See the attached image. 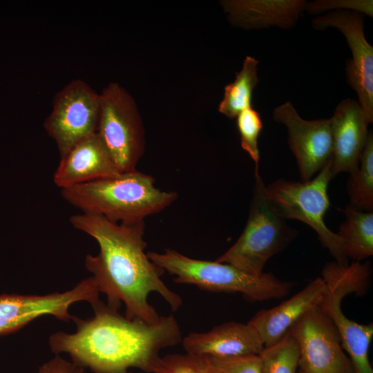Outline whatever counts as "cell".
<instances>
[{"label":"cell","mask_w":373,"mask_h":373,"mask_svg":"<svg viewBox=\"0 0 373 373\" xmlns=\"http://www.w3.org/2000/svg\"><path fill=\"white\" fill-rule=\"evenodd\" d=\"M52 102L44 126L62 157L77 142L97 133L100 96L86 82L75 79L55 94Z\"/></svg>","instance_id":"obj_9"},{"label":"cell","mask_w":373,"mask_h":373,"mask_svg":"<svg viewBox=\"0 0 373 373\" xmlns=\"http://www.w3.org/2000/svg\"><path fill=\"white\" fill-rule=\"evenodd\" d=\"M147 255L164 272L174 276L175 283L213 292L239 293L250 302L280 299L294 285L271 273L254 276L228 263L192 258L171 249L162 253L149 251Z\"/></svg>","instance_id":"obj_4"},{"label":"cell","mask_w":373,"mask_h":373,"mask_svg":"<svg viewBox=\"0 0 373 373\" xmlns=\"http://www.w3.org/2000/svg\"><path fill=\"white\" fill-rule=\"evenodd\" d=\"M99 96L97 133L120 173L135 170L145 149L144 128L137 104L117 82L109 83Z\"/></svg>","instance_id":"obj_8"},{"label":"cell","mask_w":373,"mask_h":373,"mask_svg":"<svg viewBox=\"0 0 373 373\" xmlns=\"http://www.w3.org/2000/svg\"><path fill=\"white\" fill-rule=\"evenodd\" d=\"M297 373H304L300 369L298 368Z\"/></svg>","instance_id":"obj_28"},{"label":"cell","mask_w":373,"mask_h":373,"mask_svg":"<svg viewBox=\"0 0 373 373\" xmlns=\"http://www.w3.org/2000/svg\"><path fill=\"white\" fill-rule=\"evenodd\" d=\"M204 358L218 373H262V363L259 355Z\"/></svg>","instance_id":"obj_25"},{"label":"cell","mask_w":373,"mask_h":373,"mask_svg":"<svg viewBox=\"0 0 373 373\" xmlns=\"http://www.w3.org/2000/svg\"><path fill=\"white\" fill-rule=\"evenodd\" d=\"M316 30L335 28L345 36L352 57L346 61L349 85L370 123L373 122V47L366 40L362 14L350 10L331 11L312 20Z\"/></svg>","instance_id":"obj_12"},{"label":"cell","mask_w":373,"mask_h":373,"mask_svg":"<svg viewBox=\"0 0 373 373\" xmlns=\"http://www.w3.org/2000/svg\"><path fill=\"white\" fill-rule=\"evenodd\" d=\"M154 178L137 169L61 189L62 198L82 213L114 222L144 220L178 198L175 191L155 186Z\"/></svg>","instance_id":"obj_3"},{"label":"cell","mask_w":373,"mask_h":373,"mask_svg":"<svg viewBox=\"0 0 373 373\" xmlns=\"http://www.w3.org/2000/svg\"><path fill=\"white\" fill-rule=\"evenodd\" d=\"M329 119L332 138L330 160L332 176L341 172H349L352 175L358 169L370 123L358 101L351 98L342 100Z\"/></svg>","instance_id":"obj_14"},{"label":"cell","mask_w":373,"mask_h":373,"mask_svg":"<svg viewBox=\"0 0 373 373\" xmlns=\"http://www.w3.org/2000/svg\"><path fill=\"white\" fill-rule=\"evenodd\" d=\"M326 290L324 280L317 277L280 305L256 313L248 323L256 330L264 347L274 345L305 314L318 305Z\"/></svg>","instance_id":"obj_17"},{"label":"cell","mask_w":373,"mask_h":373,"mask_svg":"<svg viewBox=\"0 0 373 373\" xmlns=\"http://www.w3.org/2000/svg\"><path fill=\"white\" fill-rule=\"evenodd\" d=\"M160 373H218L204 357L172 354L162 357Z\"/></svg>","instance_id":"obj_24"},{"label":"cell","mask_w":373,"mask_h":373,"mask_svg":"<svg viewBox=\"0 0 373 373\" xmlns=\"http://www.w3.org/2000/svg\"><path fill=\"white\" fill-rule=\"evenodd\" d=\"M120 173L97 133L85 137L62 157L53 182L61 189Z\"/></svg>","instance_id":"obj_16"},{"label":"cell","mask_w":373,"mask_h":373,"mask_svg":"<svg viewBox=\"0 0 373 373\" xmlns=\"http://www.w3.org/2000/svg\"><path fill=\"white\" fill-rule=\"evenodd\" d=\"M254 178L245 227L236 242L216 261L260 276L268 260L286 248L298 231L287 224L269 200L258 167H255Z\"/></svg>","instance_id":"obj_5"},{"label":"cell","mask_w":373,"mask_h":373,"mask_svg":"<svg viewBox=\"0 0 373 373\" xmlns=\"http://www.w3.org/2000/svg\"><path fill=\"white\" fill-rule=\"evenodd\" d=\"M38 373H84V368L57 354L41 365Z\"/></svg>","instance_id":"obj_27"},{"label":"cell","mask_w":373,"mask_h":373,"mask_svg":"<svg viewBox=\"0 0 373 373\" xmlns=\"http://www.w3.org/2000/svg\"><path fill=\"white\" fill-rule=\"evenodd\" d=\"M186 354L218 358L258 355L264 345L248 323L227 322L206 332H191L182 340Z\"/></svg>","instance_id":"obj_15"},{"label":"cell","mask_w":373,"mask_h":373,"mask_svg":"<svg viewBox=\"0 0 373 373\" xmlns=\"http://www.w3.org/2000/svg\"><path fill=\"white\" fill-rule=\"evenodd\" d=\"M262 373H297L299 368V347L289 330L278 343L264 347L258 354Z\"/></svg>","instance_id":"obj_22"},{"label":"cell","mask_w":373,"mask_h":373,"mask_svg":"<svg viewBox=\"0 0 373 373\" xmlns=\"http://www.w3.org/2000/svg\"><path fill=\"white\" fill-rule=\"evenodd\" d=\"M128 373H134L133 372L128 371Z\"/></svg>","instance_id":"obj_29"},{"label":"cell","mask_w":373,"mask_h":373,"mask_svg":"<svg viewBox=\"0 0 373 373\" xmlns=\"http://www.w3.org/2000/svg\"><path fill=\"white\" fill-rule=\"evenodd\" d=\"M350 204L361 211L373 209V134L369 132L358 169L351 175L347 184Z\"/></svg>","instance_id":"obj_21"},{"label":"cell","mask_w":373,"mask_h":373,"mask_svg":"<svg viewBox=\"0 0 373 373\" xmlns=\"http://www.w3.org/2000/svg\"><path fill=\"white\" fill-rule=\"evenodd\" d=\"M333 178L329 161L313 180L301 182L277 180L266 186V191L285 219L298 220L311 227L335 261L346 265L348 259L345 255L341 240L324 221L330 204L327 188Z\"/></svg>","instance_id":"obj_7"},{"label":"cell","mask_w":373,"mask_h":373,"mask_svg":"<svg viewBox=\"0 0 373 373\" xmlns=\"http://www.w3.org/2000/svg\"><path fill=\"white\" fill-rule=\"evenodd\" d=\"M70 222L98 243L99 253L88 254L85 267L99 292L106 295L108 307L118 310L123 303L127 318L149 323L160 317L148 301L151 293L160 294L173 312L181 307L180 296L161 278L164 271L145 252L144 220L118 223L99 215L82 213L71 216Z\"/></svg>","instance_id":"obj_1"},{"label":"cell","mask_w":373,"mask_h":373,"mask_svg":"<svg viewBox=\"0 0 373 373\" xmlns=\"http://www.w3.org/2000/svg\"><path fill=\"white\" fill-rule=\"evenodd\" d=\"M99 292L92 277L79 281L71 289L45 295L0 294V336L14 333L43 316L65 322L73 320L70 307L75 303L97 302Z\"/></svg>","instance_id":"obj_10"},{"label":"cell","mask_w":373,"mask_h":373,"mask_svg":"<svg viewBox=\"0 0 373 373\" xmlns=\"http://www.w3.org/2000/svg\"><path fill=\"white\" fill-rule=\"evenodd\" d=\"M236 124L240 137V144L258 167L260 152L258 140L262 128L260 113L252 106L242 111L236 117Z\"/></svg>","instance_id":"obj_23"},{"label":"cell","mask_w":373,"mask_h":373,"mask_svg":"<svg viewBox=\"0 0 373 373\" xmlns=\"http://www.w3.org/2000/svg\"><path fill=\"white\" fill-rule=\"evenodd\" d=\"M370 277L368 261H353L346 265L332 261L326 263L322 269L321 278L327 290L318 307L336 326L355 373H373L368 357L373 325L359 324L348 318L342 311L341 302L350 294H365L370 287Z\"/></svg>","instance_id":"obj_6"},{"label":"cell","mask_w":373,"mask_h":373,"mask_svg":"<svg viewBox=\"0 0 373 373\" xmlns=\"http://www.w3.org/2000/svg\"><path fill=\"white\" fill-rule=\"evenodd\" d=\"M273 119L287 128L288 144L303 181L311 180L332 158L330 119H304L289 101L274 108Z\"/></svg>","instance_id":"obj_13"},{"label":"cell","mask_w":373,"mask_h":373,"mask_svg":"<svg viewBox=\"0 0 373 373\" xmlns=\"http://www.w3.org/2000/svg\"><path fill=\"white\" fill-rule=\"evenodd\" d=\"M344 213L346 218L337 234L347 259L361 262L373 255L372 211L356 210L348 205Z\"/></svg>","instance_id":"obj_19"},{"label":"cell","mask_w":373,"mask_h":373,"mask_svg":"<svg viewBox=\"0 0 373 373\" xmlns=\"http://www.w3.org/2000/svg\"><path fill=\"white\" fill-rule=\"evenodd\" d=\"M229 23L244 30L293 28L305 11V0H222Z\"/></svg>","instance_id":"obj_18"},{"label":"cell","mask_w":373,"mask_h":373,"mask_svg":"<svg viewBox=\"0 0 373 373\" xmlns=\"http://www.w3.org/2000/svg\"><path fill=\"white\" fill-rule=\"evenodd\" d=\"M91 306L92 318L73 316L75 333L57 332L48 343L56 355L67 354L72 362L93 373H128L131 368L160 373V351L182 342V332L173 315L160 316L149 323L127 318L100 300Z\"/></svg>","instance_id":"obj_2"},{"label":"cell","mask_w":373,"mask_h":373,"mask_svg":"<svg viewBox=\"0 0 373 373\" xmlns=\"http://www.w3.org/2000/svg\"><path fill=\"white\" fill-rule=\"evenodd\" d=\"M290 330L299 347V369L304 373H355L336 326L318 306Z\"/></svg>","instance_id":"obj_11"},{"label":"cell","mask_w":373,"mask_h":373,"mask_svg":"<svg viewBox=\"0 0 373 373\" xmlns=\"http://www.w3.org/2000/svg\"><path fill=\"white\" fill-rule=\"evenodd\" d=\"M338 10H350L372 17L373 1L372 0H316L307 1L305 8V11L309 15Z\"/></svg>","instance_id":"obj_26"},{"label":"cell","mask_w":373,"mask_h":373,"mask_svg":"<svg viewBox=\"0 0 373 373\" xmlns=\"http://www.w3.org/2000/svg\"><path fill=\"white\" fill-rule=\"evenodd\" d=\"M258 63L251 56L245 57L242 68L236 73L233 82L224 86L223 98L218 106V111L221 114L233 119L251 106L253 92L259 82Z\"/></svg>","instance_id":"obj_20"}]
</instances>
